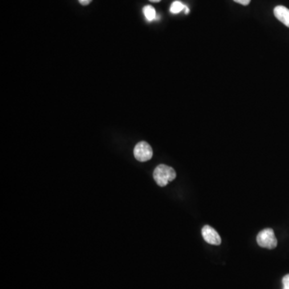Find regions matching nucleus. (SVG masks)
<instances>
[{"mask_svg": "<svg viewBox=\"0 0 289 289\" xmlns=\"http://www.w3.org/2000/svg\"><path fill=\"white\" fill-rule=\"evenodd\" d=\"M92 0H79V2L83 6H87L90 4V2H92Z\"/></svg>", "mask_w": 289, "mask_h": 289, "instance_id": "nucleus-10", "label": "nucleus"}, {"mask_svg": "<svg viewBox=\"0 0 289 289\" xmlns=\"http://www.w3.org/2000/svg\"><path fill=\"white\" fill-rule=\"evenodd\" d=\"M282 283H283L284 288H289V274L284 276L283 280H282Z\"/></svg>", "mask_w": 289, "mask_h": 289, "instance_id": "nucleus-8", "label": "nucleus"}, {"mask_svg": "<svg viewBox=\"0 0 289 289\" xmlns=\"http://www.w3.org/2000/svg\"><path fill=\"white\" fill-rule=\"evenodd\" d=\"M234 1L236 2H238L240 4L244 5V6H246L250 2V0H234Z\"/></svg>", "mask_w": 289, "mask_h": 289, "instance_id": "nucleus-9", "label": "nucleus"}, {"mask_svg": "<svg viewBox=\"0 0 289 289\" xmlns=\"http://www.w3.org/2000/svg\"><path fill=\"white\" fill-rule=\"evenodd\" d=\"M185 8L186 5H184L182 2H180V1H174L171 4L170 10L172 14H178V13L181 12L182 10H185Z\"/></svg>", "mask_w": 289, "mask_h": 289, "instance_id": "nucleus-7", "label": "nucleus"}, {"mask_svg": "<svg viewBox=\"0 0 289 289\" xmlns=\"http://www.w3.org/2000/svg\"><path fill=\"white\" fill-rule=\"evenodd\" d=\"M153 176L156 184L163 188L169 184L170 182L176 180V172L172 167L162 164L155 168Z\"/></svg>", "mask_w": 289, "mask_h": 289, "instance_id": "nucleus-1", "label": "nucleus"}, {"mask_svg": "<svg viewBox=\"0 0 289 289\" xmlns=\"http://www.w3.org/2000/svg\"><path fill=\"white\" fill-rule=\"evenodd\" d=\"M185 10V14H188V13H189L190 10H189V8H188V6H186L185 10Z\"/></svg>", "mask_w": 289, "mask_h": 289, "instance_id": "nucleus-11", "label": "nucleus"}, {"mask_svg": "<svg viewBox=\"0 0 289 289\" xmlns=\"http://www.w3.org/2000/svg\"><path fill=\"white\" fill-rule=\"evenodd\" d=\"M143 13H144V17L149 22H152L157 18L156 10H155L154 8L150 6V5H147V6L143 8Z\"/></svg>", "mask_w": 289, "mask_h": 289, "instance_id": "nucleus-6", "label": "nucleus"}, {"mask_svg": "<svg viewBox=\"0 0 289 289\" xmlns=\"http://www.w3.org/2000/svg\"><path fill=\"white\" fill-rule=\"evenodd\" d=\"M202 236L204 237V240L212 245L221 244V237L218 233L214 230V228L209 225L204 226L202 229Z\"/></svg>", "mask_w": 289, "mask_h": 289, "instance_id": "nucleus-4", "label": "nucleus"}, {"mask_svg": "<svg viewBox=\"0 0 289 289\" xmlns=\"http://www.w3.org/2000/svg\"><path fill=\"white\" fill-rule=\"evenodd\" d=\"M134 155L138 161H149L153 157V150L150 144L146 142H140L136 144L134 150Z\"/></svg>", "mask_w": 289, "mask_h": 289, "instance_id": "nucleus-3", "label": "nucleus"}, {"mask_svg": "<svg viewBox=\"0 0 289 289\" xmlns=\"http://www.w3.org/2000/svg\"><path fill=\"white\" fill-rule=\"evenodd\" d=\"M283 289H289V288H283Z\"/></svg>", "mask_w": 289, "mask_h": 289, "instance_id": "nucleus-13", "label": "nucleus"}, {"mask_svg": "<svg viewBox=\"0 0 289 289\" xmlns=\"http://www.w3.org/2000/svg\"><path fill=\"white\" fill-rule=\"evenodd\" d=\"M150 1L152 2H159L161 0H150Z\"/></svg>", "mask_w": 289, "mask_h": 289, "instance_id": "nucleus-12", "label": "nucleus"}, {"mask_svg": "<svg viewBox=\"0 0 289 289\" xmlns=\"http://www.w3.org/2000/svg\"><path fill=\"white\" fill-rule=\"evenodd\" d=\"M256 241L258 246L264 248L274 249L277 246V238L272 228H266L261 230L257 236Z\"/></svg>", "mask_w": 289, "mask_h": 289, "instance_id": "nucleus-2", "label": "nucleus"}, {"mask_svg": "<svg viewBox=\"0 0 289 289\" xmlns=\"http://www.w3.org/2000/svg\"><path fill=\"white\" fill-rule=\"evenodd\" d=\"M274 14L278 20L289 28V9L284 6H277L274 9Z\"/></svg>", "mask_w": 289, "mask_h": 289, "instance_id": "nucleus-5", "label": "nucleus"}]
</instances>
